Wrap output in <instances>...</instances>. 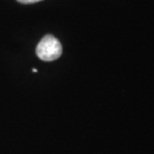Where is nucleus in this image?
I'll return each instance as SVG.
<instances>
[{"label": "nucleus", "mask_w": 154, "mask_h": 154, "mask_svg": "<svg viewBox=\"0 0 154 154\" xmlns=\"http://www.w3.org/2000/svg\"><path fill=\"white\" fill-rule=\"evenodd\" d=\"M33 72H38V70H37V69H33Z\"/></svg>", "instance_id": "3"}, {"label": "nucleus", "mask_w": 154, "mask_h": 154, "mask_svg": "<svg viewBox=\"0 0 154 154\" xmlns=\"http://www.w3.org/2000/svg\"><path fill=\"white\" fill-rule=\"evenodd\" d=\"M62 45L57 38L52 35H45L37 45L36 54L39 59L45 62L57 60L62 55Z\"/></svg>", "instance_id": "1"}, {"label": "nucleus", "mask_w": 154, "mask_h": 154, "mask_svg": "<svg viewBox=\"0 0 154 154\" xmlns=\"http://www.w3.org/2000/svg\"><path fill=\"white\" fill-rule=\"evenodd\" d=\"M17 1L22 4H33V3H37L42 0H17Z\"/></svg>", "instance_id": "2"}]
</instances>
